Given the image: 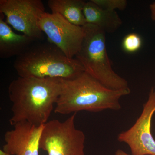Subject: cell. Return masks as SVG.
I'll list each match as a JSON object with an SVG mask.
<instances>
[{"instance_id":"cell-11","label":"cell","mask_w":155,"mask_h":155,"mask_svg":"<svg viewBox=\"0 0 155 155\" xmlns=\"http://www.w3.org/2000/svg\"><path fill=\"white\" fill-rule=\"evenodd\" d=\"M83 12L87 23L97 26L106 33H114L122 24L116 11L102 8L91 0L85 2Z\"/></svg>"},{"instance_id":"cell-7","label":"cell","mask_w":155,"mask_h":155,"mask_svg":"<svg viewBox=\"0 0 155 155\" xmlns=\"http://www.w3.org/2000/svg\"><path fill=\"white\" fill-rule=\"evenodd\" d=\"M45 12L41 0L0 1V13L5 15L7 23L34 41L42 38L38 20Z\"/></svg>"},{"instance_id":"cell-16","label":"cell","mask_w":155,"mask_h":155,"mask_svg":"<svg viewBox=\"0 0 155 155\" xmlns=\"http://www.w3.org/2000/svg\"><path fill=\"white\" fill-rule=\"evenodd\" d=\"M115 155H130L128 154L127 153L125 152L122 150H118L115 153Z\"/></svg>"},{"instance_id":"cell-8","label":"cell","mask_w":155,"mask_h":155,"mask_svg":"<svg viewBox=\"0 0 155 155\" xmlns=\"http://www.w3.org/2000/svg\"><path fill=\"white\" fill-rule=\"evenodd\" d=\"M155 113V88L152 87L142 112L129 129L119 133L118 141L128 146L131 155H155V140L151 133Z\"/></svg>"},{"instance_id":"cell-18","label":"cell","mask_w":155,"mask_h":155,"mask_svg":"<svg viewBox=\"0 0 155 155\" xmlns=\"http://www.w3.org/2000/svg\"></svg>"},{"instance_id":"cell-4","label":"cell","mask_w":155,"mask_h":155,"mask_svg":"<svg viewBox=\"0 0 155 155\" xmlns=\"http://www.w3.org/2000/svg\"><path fill=\"white\" fill-rule=\"evenodd\" d=\"M83 27L85 35L80 52L75 58L83 65L85 72L108 88L128 87L127 81L113 69L107 52L105 32L89 23Z\"/></svg>"},{"instance_id":"cell-10","label":"cell","mask_w":155,"mask_h":155,"mask_svg":"<svg viewBox=\"0 0 155 155\" xmlns=\"http://www.w3.org/2000/svg\"><path fill=\"white\" fill-rule=\"evenodd\" d=\"M33 39L24 34L14 32L7 23L5 15L0 13V57H18L30 47Z\"/></svg>"},{"instance_id":"cell-5","label":"cell","mask_w":155,"mask_h":155,"mask_svg":"<svg viewBox=\"0 0 155 155\" xmlns=\"http://www.w3.org/2000/svg\"><path fill=\"white\" fill-rule=\"evenodd\" d=\"M76 113L63 122L57 119L44 125L40 149L48 155H85V134L75 127Z\"/></svg>"},{"instance_id":"cell-6","label":"cell","mask_w":155,"mask_h":155,"mask_svg":"<svg viewBox=\"0 0 155 155\" xmlns=\"http://www.w3.org/2000/svg\"><path fill=\"white\" fill-rule=\"evenodd\" d=\"M38 25L47 37L48 41L68 58H75L80 52L85 35L83 26L70 23L60 14L46 12L39 17Z\"/></svg>"},{"instance_id":"cell-15","label":"cell","mask_w":155,"mask_h":155,"mask_svg":"<svg viewBox=\"0 0 155 155\" xmlns=\"http://www.w3.org/2000/svg\"><path fill=\"white\" fill-rule=\"evenodd\" d=\"M150 11L151 17L152 20L155 22V2L150 5Z\"/></svg>"},{"instance_id":"cell-14","label":"cell","mask_w":155,"mask_h":155,"mask_svg":"<svg viewBox=\"0 0 155 155\" xmlns=\"http://www.w3.org/2000/svg\"><path fill=\"white\" fill-rule=\"evenodd\" d=\"M100 8L109 11L116 10L124 11L126 8L127 2L126 0H91Z\"/></svg>"},{"instance_id":"cell-2","label":"cell","mask_w":155,"mask_h":155,"mask_svg":"<svg viewBox=\"0 0 155 155\" xmlns=\"http://www.w3.org/2000/svg\"><path fill=\"white\" fill-rule=\"evenodd\" d=\"M130 92L129 87L120 90L108 88L84 71L73 79H62L54 112L67 115L81 111L119 110L122 108L120 99Z\"/></svg>"},{"instance_id":"cell-12","label":"cell","mask_w":155,"mask_h":155,"mask_svg":"<svg viewBox=\"0 0 155 155\" xmlns=\"http://www.w3.org/2000/svg\"><path fill=\"white\" fill-rule=\"evenodd\" d=\"M82 0H49L48 6L53 14H58L70 23L83 26L87 24Z\"/></svg>"},{"instance_id":"cell-3","label":"cell","mask_w":155,"mask_h":155,"mask_svg":"<svg viewBox=\"0 0 155 155\" xmlns=\"http://www.w3.org/2000/svg\"><path fill=\"white\" fill-rule=\"evenodd\" d=\"M14 68L19 77L73 79L85 71L76 58L70 59L47 42L30 47L17 57Z\"/></svg>"},{"instance_id":"cell-17","label":"cell","mask_w":155,"mask_h":155,"mask_svg":"<svg viewBox=\"0 0 155 155\" xmlns=\"http://www.w3.org/2000/svg\"><path fill=\"white\" fill-rule=\"evenodd\" d=\"M0 155H12L8 153L5 152L4 151L2 150H0Z\"/></svg>"},{"instance_id":"cell-9","label":"cell","mask_w":155,"mask_h":155,"mask_svg":"<svg viewBox=\"0 0 155 155\" xmlns=\"http://www.w3.org/2000/svg\"><path fill=\"white\" fill-rule=\"evenodd\" d=\"M4 136L3 150L12 155H39L40 140L44 125L27 121L18 122Z\"/></svg>"},{"instance_id":"cell-13","label":"cell","mask_w":155,"mask_h":155,"mask_svg":"<svg viewBox=\"0 0 155 155\" xmlns=\"http://www.w3.org/2000/svg\"><path fill=\"white\" fill-rule=\"evenodd\" d=\"M142 39L136 33H131L127 35L123 39L122 48L125 52L129 53L135 52L141 48Z\"/></svg>"},{"instance_id":"cell-1","label":"cell","mask_w":155,"mask_h":155,"mask_svg":"<svg viewBox=\"0 0 155 155\" xmlns=\"http://www.w3.org/2000/svg\"><path fill=\"white\" fill-rule=\"evenodd\" d=\"M62 79L19 77L12 81L8 87L11 125L23 121L37 126L45 124L61 93Z\"/></svg>"}]
</instances>
